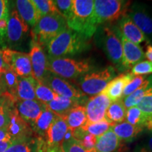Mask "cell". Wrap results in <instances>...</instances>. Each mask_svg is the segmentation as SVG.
Wrapping results in <instances>:
<instances>
[{
	"label": "cell",
	"mask_w": 152,
	"mask_h": 152,
	"mask_svg": "<svg viewBox=\"0 0 152 152\" xmlns=\"http://www.w3.org/2000/svg\"><path fill=\"white\" fill-rule=\"evenodd\" d=\"M111 128L120 140L126 142L132 141L144 130L130 124L126 121L114 125Z\"/></svg>",
	"instance_id": "24"
},
{
	"label": "cell",
	"mask_w": 152,
	"mask_h": 152,
	"mask_svg": "<svg viewBox=\"0 0 152 152\" xmlns=\"http://www.w3.org/2000/svg\"><path fill=\"white\" fill-rule=\"evenodd\" d=\"M36 99L43 104H47L58 96L52 89L40 82L34 80Z\"/></svg>",
	"instance_id": "31"
},
{
	"label": "cell",
	"mask_w": 152,
	"mask_h": 152,
	"mask_svg": "<svg viewBox=\"0 0 152 152\" xmlns=\"http://www.w3.org/2000/svg\"><path fill=\"white\" fill-rule=\"evenodd\" d=\"M81 104L83 103L79 101L63 97V96L58 95L56 98L51 101L50 102H49L46 105L56 115L62 118L70 110L73 109L74 106Z\"/></svg>",
	"instance_id": "26"
},
{
	"label": "cell",
	"mask_w": 152,
	"mask_h": 152,
	"mask_svg": "<svg viewBox=\"0 0 152 152\" xmlns=\"http://www.w3.org/2000/svg\"><path fill=\"white\" fill-rule=\"evenodd\" d=\"M134 76L147 75L152 73V62L149 61H142L138 63L132 68V73Z\"/></svg>",
	"instance_id": "40"
},
{
	"label": "cell",
	"mask_w": 152,
	"mask_h": 152,
	"mask_svg": "<svg viewBox=\"0 0 152 152\" xmlns=\"http://www.w3.org/2000/svg\"><path fill=\"white\" fill-rule=\"evenodd\" d=\"M69 130L66 121L56 115L42 140L47 148H60Z\"/></svg>",
	"instance_id": "15"
},
{
	"label": "cell",
	"mask_w": 152,
	"mask_h": 152,
	"mask_svg": "<svg viewBox=\"0 0 152 152\" xmlns=\"http://www.w3.org/2000/svg\"><path fill=\"white\" fill-rule=\"evenodd\" d=\"M127 15L148 39L152 38V15L144 6L134 4L130 9H128Z\"/></svg>",
	"instance_id": "16"
},
{
	"label": "cell",
	"mask_w": 152,
	"mask_h": 152,
	"mask_svg": "<svg viewBox=\"0 0 152 152\" xmlns=\"http://www.w3.org/2000/svg\"><path fill=\"white\" fill-rule=\"evenodd\" d=\"M54 2L60 14L67 20L72 15L73 0H56Z\"/></svg>",
	"instance_id": "38"
},
{
	"label": "cell",
	"mask_w": 152,
	"mask_h": 152,
	"mask_svg": "<svg viewBox=\"0 0 152 152\" xmlns=\"http://www.w3.org/2000/svg\"><path fill=\"white\" fill-rule=\"evenodd\" d=\"M9 1L0 0V19L9 18Z\"/></svg>",
	"instance_id": "42"
},
{
	"label": "cell",
	"mask_w": 152,
	"mask_h": 152,
	"mask_svg": "<svg viewBox=\"0 0 152 152\" xmlns=\"http://www.w3.org/2000/svg\"><path fill=\"white\" fill-rule=\"evenodd\" d=\"M62 118L71 130L82 128L87 121L85 106L81 104L74 106Z\"/></svg>",
	"instance_id": "23"
},
{
	"label": "cell",
	"mask_w": 152,
	"mask_h": 152,
	"mask_svg": "<svg viewBox=\"0 0 152 152\" xmlns=\"http://www.w3.org/2000/svg\"><path fill=\"white\" fill-rule=\"evenodd\" d=\"M145 148L149 152H152V133H151V136L149 137V140H148V142L147 144V147H146Z\"/></svg>",
	"instance_id": "49"
},
{
	"label": "cell",
	"mask_w": 152,
	"mask_h": 152,
	"mask_svg": "<svg viewBox=\"0 0 152 152\" xmlns=\"http://www.w3.org/2000/svg\"><path fill=\"white\" fill-rule=\"evenodd\" d=\"M9 18L0 19V39H5L7 35V28H8Z\"/></svg>",
	"instance_id": "44"
},
{
	"label": "cell",
	"mask_w": 152,
	"mask_h": 152,
	"mask_svg": "<svg viewBox=\"0 0 152 152\" xmlns=\"http://www.w3.org/2000/svg\"><path fill=\"white\" fill-rule=\"evenodd\" d=\"M15 105L20 117L30 125L39 116L45 104L37 100H16Z\"/></svg>",
	"instance_id": "19"
},
{
	"label": "cell",
	"mask_w": 152,
	"mask_h": 152,
	"mask_svg": "<svg viewBox=\"0 0 152 152\" xmlns=\"http://www.w3.org/2000/svg\"><path fill=\"white\" fill-rule=\"evenodd\" d=\"M15 140H7L0 142V152H4L8 148L12 145Z\"/></svg>",
	"instance_id": "46"
},
{
	"label": "cell",
	"mask_w": 152,
	"mask_h": 152,
	"mask_svg": "<svg viewBox=\"0 0 152 152\" xmlns=\"http://www.w3.org/2000/svg\"><path fill=\"white\" fill-rule=\"evenodd\" d=\"M33 77L42 83L47 73V56L40 45L32 40L29 54Z\"/></svg>",
	"instance_id": "14"
},
{
	"label": "cell",
	"mask_w": 152,
	"mask_h": 152,
	"mask_svg": "<svg viewBox=\"0 0 152 152\" xmlns=\"http://www.w3.org/2000/svg\"><path fill=\"white\" fill-rule=\"evenodd\" d=\"M15 7L21 18L33 28L41 18L33 0H17L14 1Z\"/></svg>",
	"instance_id": "20"
},
{
	"label": "cell",
	"mask_w": 152,
	"mask_h": 152,
	"mask_svg": "<svg viewBox=\"0 0 152 152\" xmlns=\"http://www.w3.org/2000/svg\"><path fill=\"white\" fill-rule=\"evenodd\" d=\"M144 55L149 61L152 62V45H148Z\"/></svg>",
	"instance_id": "48"
},
{
	"label": "cell",
	"mask_w": 152,
	"mask_h": 152,
	"mask_svg": "<svg viewBox=\"0 0 152 152\" xmlns=\"http://www.w3.org/2000/svg\"><path fill=\"white\" fill-rule=\"evenodd\" d=\"M130 1L123 0H95L94 1V22L99 26L106 23L119 20L127 14Z\"/></svg>",
	"instance_id": "5"
},
{
	"label": "cell",
	"mask_w": 152,
	"mask_h": 152,
	"mask_svg": "<svg viewBox=\"0 0 152 152\" xmlns=\"http://www.w3.org/2000/svg\"><path fill=\"white\" fill-rule=\"evenodd\" d=\"M73 139L89 152H95L96 137L90 134L83 129L78 128L73 131Z\"/></svg>",
	"instance_id": "30"
},
{
	"label": "cell",
	"mask_w": 152,
	"mask_h": 152,
	"mask_svg": "<svg viewBox=\"0 0 152 152\" xmlns=\"http://www.w3.org/2000/svg\"><path fill=\"white\" fill-rule=\"evenodd\" d=\"M56 115L47 107V105H45L39 116L33 124L30 125L33 133H35L38 138L43 139L45 137L47 130Z\"/></svg>",
	"instance_id": "21"
},
{
	"label": "cell",
	"mask_w": 152,
	"mask_h": 152,
	"mask_svg": "<svg viewBox=\"0 0 152 152\" xmlns=\"http://www.w3.org/2000/svg\"><path fill=\"white\" fill-rule=\"evenodd\" d=\"M113 30L118 35L123 47L122 62H121L120 69L125 71V70L132 68L136 64L142 61L144 58H145L144 52L142 50L141 47L125 39L121 35L118 28L115 27L113 28Z\"/></svg>",
	"instance_id": "11"
},
{
	"label": "cell",
	"mask_w": 152,
	"mask_h": 152,
	"mask_svg": "<svg viewBox=\"0 0 152 152\" xmlns=\"http://www.w3.org/2000/svg\"><path fill=\"white\" fill-rule=\"evenodd\" d=\"M1 77H4L7 88L10 92V94L16 98L17 85H18V75L9 67L4 72Z\"/></svg>",
	"instance_id": "36"
},
{
	"label": "cell",
	"mask_w": 152,
	"mask_h": 152,
	"mask_svg": "<svg viewBox=\"0 0 152 152\" xmlns=\"http://www.w3.org/2000/svg\"><path fill=\"white\" fill-rule=\"evenodd\" d=\"M40 17L47 15L60 14L52 0H33Z\"/></svg>",
	"instance_id": "35"
},
{
	"label": "cell",
	"mask_w": 152,
	"mask_h": 152,
	"mask_svg": "<svg viewBox=\"0 0 152 152\" xmlns=\"http://www.w3.org/2000/svg\"><path fill=\"white\" fill-rule=\"evenodd\" d=\"M137 106L152 121V84L149 87L147 94Z\"/></svg>",
	"instance_id": "37"
},
{
	"label": "cell",
	"mask_w": 152,
	"mask_h": 152,
	"mask_svg": "<svg viewBox=\"0 0 152 152\" xmlns=\"http://www.w3.org/2000/svg\"><path fill=\"white\" fill-rule=\"evenodd\" d=\"M61 152H89L85 149L75 139L71 138L63 142L60 147Z\"/></svg>",
	"instance_id": "41"
},
{
	"label": "cell",
	"mask_w": 152,
	"mask_h": 152,
	"mask_svg": "<svg viewBox=\"0 0 152 152\" xmlns=\"http://www.w3.org/2000/svg\"><path fill=\"white\" fill-rule=\"evenodd\" d=\"M88 40L87 37L68 27L47 45L48 56L58 58L82 53L90 47Z\"/></svg>",
	"instance_id": "1"
},
{
	"label": "cell",
	"mask_w": 152,
	"mask_h": 152,
	"mask_svg": "<svg viewBox=\"0 0 152 152\" xmlns=\"http://www.w3.org/2000/svg\"><path fill=\"white\" fill-rule=\"evenodd\" d=\"M37 152H61L60 148H47L45 146L44 141L42 139L38 138V141L37 142Z\"/></svg>",
	"instance_id": "43"
},
{
	"label": "cell",
	"mask_w": 152,
	"mask_h": 152,
	"mask_svg": "<svg viewBox=\"0 0 152 152\" xmlns=\"http://www.w3.org/2000/svg\"><path fill=\"white\" fill-rule=\"evenodd\" d=\"M115 75V69L109 66L101 71H90L85 74L77 80V85L83 94L94 96L100 94Z\"/></svg>",
	"instance_id": "6"
},
{
	"label": "cell",
	"mask_w": 152,
	"mask_h": 152,
	"mask_svg": "<svg viewBox=\"0 0 152 152\" xmlns=\"http://www.w3.org/2000/svg\"><path fill=\"white\" fill-rule=\"evenodd\" d=\"M11 96V94H9L8 96L7 94H5L0 97V128H4L8 126L9 123V108L16 102L15 101V97H12L8 102Z\"/></svg>",
	"instance_id": "33"
},
{
	"label": "cell",
	"mask_w": 152,
	"mask_h": 152,
	"mask_svg": "<svg viewBox=\"0 0 152 152\" xmlns=\"http://www.w3.org/2000/svg\"><path fill=\"white\" fill-rule=\"evenodd\" d=\"M7 140H13L11 139L10 134H9L7 127L4 128H0V142Z\"/></svg>",
	"instance_id": "45"
},
{
	"label": "cell",
	"mask_w": 152,
	"mask_h": 152,
	"mask_svg": "<svg viewBox=\"0 0 152 152\" xmlns=\"http://www.w3.org/2000/svg\"><path fill=\"white\" fill-rule=\"evenodd\" d=\"M147 75H139V76H134L133 77L132 80H131L129 84L125 87L124 91H123V98L126 97V96H129V95L134 92V91L137 90L141 85L143 84V83L147 79Z\"/></svg>",
	"instance_id": "39"
},
{
	"label": "cell",
	"mask_w": 152,
	"mask_h": 152,
	"mask_svg": "<svg viewBox=\"0 0 152 152\" xmlns=\"http://www.w3.org/2000/svg\"><path fill=\"white\" fill-rule=\"evenodd\" d=\"M112 127L113 125L108 122L105 118V120L97 123H86L81 128L97 137L107 132Z\"/></svg>",
	"instance_id": "34"
},
{
	"label": "cell",
	"mask_w": 152,
	"mask_h": 152,
	"mask_svg": "<svg viewBox=\"0 0 152 152\" xmlns=\"http://www.w3.org/2000/svg\"><path fill=\"white\" fill-rule=\"evenodd\" d=\"M96 39L107 58L121 67L123 57V47L115 31L108 26H101L96 31Z\"/></svg>",
	"instance_id": "7"
},
{
	"label": "cell",
	"mask_w": 152,
	"mask_h": 152,
	"mask_svg": "<svg viewBox=\"0 0 152 152\" xmlns=\"http://www.w3.org/2000/svg\"><path fill=\"white\" fill-rule=\"evenodd\" d=\"M117 152H122V151H117Z\"/></svg>",
	"instance_id": "51"
},
{
	"label": "cell",
	"mask_w": 152,
	"mask_h": 152,
	"mask_svg": "<svg viewBox=\"0 0 152 152\" xmlns=\"http://www.w3.org/2000/svg\"><path fill=\"white\" fill-rule=\"evenodd\" d=\"M30 27L18 14L16 7L9 11L8 28L5 41L9 47H19L23 43L29 33Z\"/></svg>",
	"instance_id": "8"
},
{
	"label": "cell",
	"mask_w": 152,
	"mask_h": 152,
	"mask_svg": "<svg viewBox=\"0 0 152 152\" xmlns=\"http://www.w3.org/2000/svg\"><path fill=\"white\" fill-rule=\"evenodd\" d=\"M127 109L122 99L111 102L106 111L105 118L113 125L125 121Z\"/></svg>",
	"instance_id": "28"
},
{
	"label": "cell",
	"mask_w": 152,
	"mask_h": 152,
	"mask_svg": "<svg viewBox=\"0 0 152 152\" xmlns=\"http://www.w3.org/2000/svg\"><path fill=\"white\" fill-rule=\"evenodd\" d=\"M111 102L103 93L92 96L85 102L87 123H97L105 120L106 111Z\"/></svg>",
	"instance_id": "12"
},
{
	"label": "cell",
	"mask_w": 152,
	"mask_h": 152,
	"mask_svg": "<svg viewBox=\"0 0 152 152\" xmlns=\"http://www.w3.org/2000/svg\"><path fill=\"white\" fill-rule=\"evenodd\" d=\"M134 152H149L148 150L146 149L145 147H140V146H137L134 150Z\"/></svg>",
	"instance_id": "50"
},
{
	"label": "cell",
	"mask_w": 152,
	"mask_h": 152,
	"mask_svg": "<svg viewBox=\"0 0 152 152\" xmlns=\"http://www.w3.org/2000/svg\"><path fill=\"white\" fill-rule=\"evenodd\" d=\"M8 68V66H7V64H5L3 58H2V52L0 50V78L2 76L4 72L6 71V69Z\"/></svg>",
	"instance_id": "47"
},
{
	"label": "cell",
	"mask_w": 152,
	"mask_h": 152,
	"mask_svg": "<svg viewBox=\"0 0 152 152\" xmlns=\"http://www.w3.org/2000/svg\"><path fill=\"white\" fill-rule=\"evenodd\" d=\"M66 23L68 27L74 31L87 39L92 37L98 28L94 18V1L73 0L72 15Z\"/></svg>",
	"instance_id": "2"
},
{
	"label": "cell",
	"mask_w": 152,
	"mask_h": 152,
	"mask_svg": "<svg viewBox=\"0 0 152 152\" xmlns=\"http://www.w3.org/2000/svg\"><path fill=\"white\" fill-rule=\"evenodd\" d=\"M152 84V75L147 77L141 86L137 90L132 92V94L122 99L123 104L127 109L133 106H137V104L141 102L145 95L148 93L150 86Z\"/></svg>",
	"instance_id": "29"
},
{
	"label": "cell",
	"mask_w": 152,
	"mask_h": 152,
	"mask_svg": "<svg viewBox=\"0 0 152 152\" xmlns=\"http://www.w3.org/2000/svg\"><path fill=\"white\" fill-rule=\"evenodd\" d=\"M125 120L131 125L143 129H147L152 132V121L137 106L127 109Z\"/></svg>",
	"instance_id": "27"
},
{
	"label": "cell",
	"mask_w": 152,
	"mask_h": 152,
	"mask_svg": "<svg viewBox=\"0 0 152 152\" xmlns=\"http://www.w3.org/2000/svg\"><path fill=\"white\" fill-rule=\"evenodd\" d=\"M14 104L9 108V123L7 126L9 134L13 140L31 138L33 134V130L30 125L20 117Z\"/></svg>",
	"instance_id": "13"
},
{
	"label": "cell",
	"mask_w": 152,
	"mask_h": 152,
	"mask_svg": "<svg viewBox=\"0 0 152 152\" xmlns=\"http://www.w3.org/2000/svg\"><path fill=\"white\" fill-rule=\"evenodd\" d=\"M67 28V23L62 15H47L41 17L32 28L30 35L32 40L42 47H47L49 42Z\"/></svg>",
	"instance_id": "4"
},
{
	"label": "cell",
	"mask_w": 152,
	"mask_h": 152,
	"mask_svg": "<svg viewBox=\"0 0 152 152\" xmlns=\"http://www.w3.org/2000/svg\"><path fill=\"white\" fill-rule=\"evenodd\" d=\"M4 152H37V141L33 137L15 140Z\"/></svg>",
	"instance_id": "32"
},
{
	"label": "cell",
	"mask_w": 152,
	"mask_h": 152,
	"mask_svg": "<svg viewBox=\"0 0 152 152\" xmlns=\"http://www.w3.org/2000/svg\"><path fill=\"white\" fill-rule=\"evenodd\" d=\"M42 83L46 85L56 94L63 97L79 101L82 103L86 102L87 100L85 99V94L75 87L71 83L49 71L44 77Z\"/></svg>",
	"instance_id": "10"
},
{
	"label": "cell",
	"mask_w": 152,
	"mask_h": 152,
	"mask_svg": "<svg viewBox=\"0 0 152 152\" xmlns=\"http://www.w3.org/2000/svg\"><path fill=\"white\" fill-rule=\"evenodd\" d=\"M93 66L88 60L47 56V71L63 79H75L91 71Z\"/></svg>",
	"instance_id": "3"
},
{
	"label": "cell",
	"mask_w": 152,
	"mask_h": 152,
	"mask_svg": "<svg viewBox=\"0 0 152 152\" xmlns=\"http://www.w3.org/2000/svg\"><path fill=\"white\" fill-rule=\"evenodd\" d=\"M118 26L121 35L131 42L139 45L143 42L149 41L127 14L119 19Z\"/></svg>",
	"instance_id": "17"
},
{
	"label": "cell",
	"mask_w": 152,
	"mask_h": 152,
	"mask_svg": "<svg viewBox=\"0 0 152 152\" xmlns=\"http://www.w3.org/2000/svg\"><path fill=\"white\" fill-rule=\"evenodd\" d=\"M134 76L131 73H123L115 77L108 83L101 93L106 94L111 102L122 99L123 91Z\"/></svg>",
	"instance_id": "18"
},
{
	"label": "cell",
	"mask_w": 152,
	"mask_h": 152,
	"mask_svg": "<svg viewBox=\"0 0 152 152\" xmlns=\"http://www.w3.org/2000/svg\"><path fill=\"white\" fill-rule=\"evenodd\" d=\"M121 146V140L112 128L96 137L95 152H115Z\"/></svg>",
	"instance_id": "22"
},
{
	"label": "cell",
	"mask_w": 152,
	"mask_h": 152,
	"mask_svg": "<svg viewBox=\"0 0 152 152\" xmlns=\"http://www.w3.org/2000/svg\"><path fill=\"white\" fill-rule=\"evenodd\" d=\"M35 78L31 77H21L18 76V85H17L16 99L17 100H37L36 99L35 87Z\"/></svg>",
	"instance_id": "25"
},
{
	"label": "cell",
	"mask_w": 152,
	"mask_h": 152,
	"mask_svg": "<svg viewBox=\"0 0 152 152\" xmlns=\"http://www.w3.org/2000/svg\"><path fill=\"white\" fill-rule=\"evenodd\" d=\"M1 52L4 61L18 77H33L29 54L9 48L3 49Z\"/></svg>",
	"instance_id": "9"
}]
</instances>
